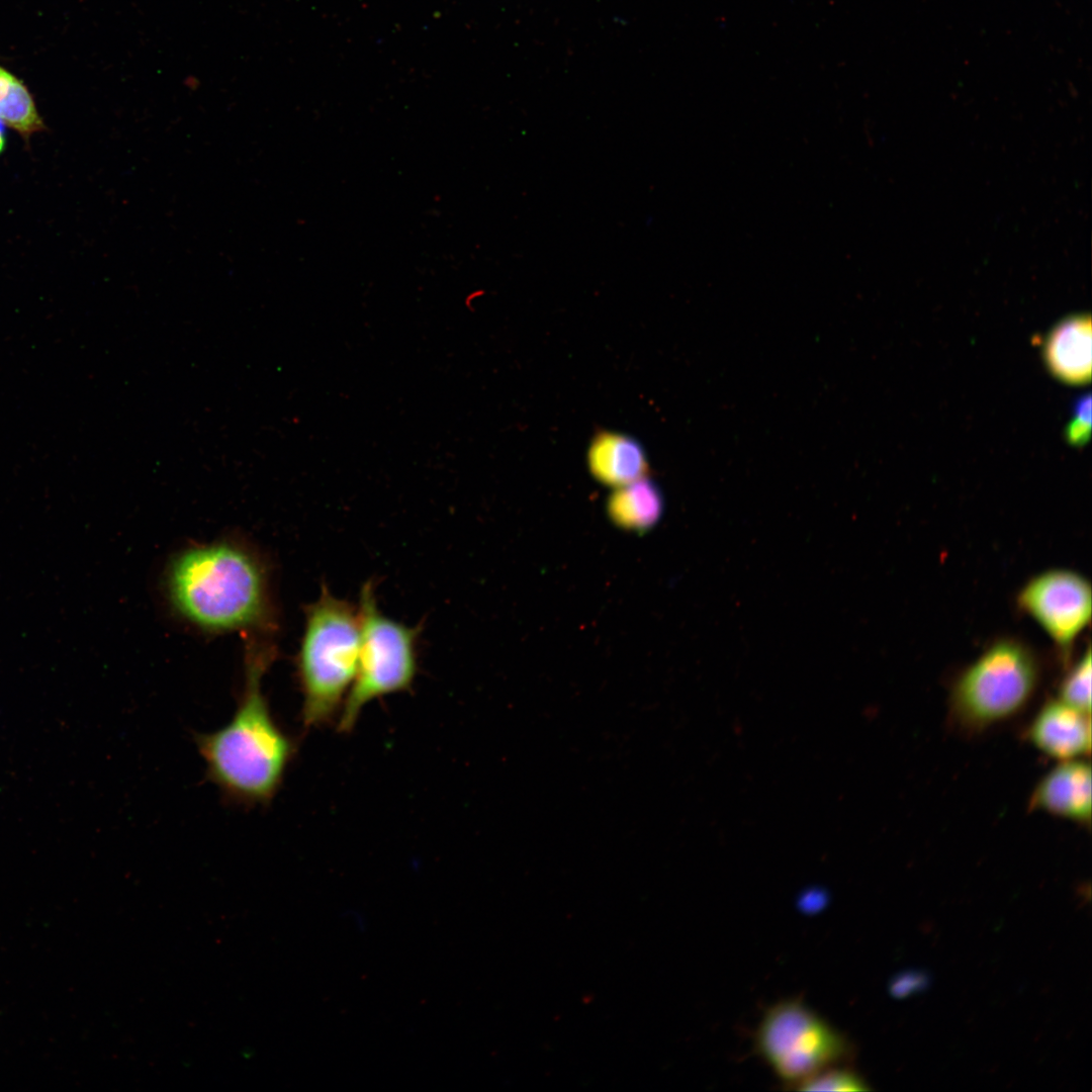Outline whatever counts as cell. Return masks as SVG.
Returning <instances> with one entry per match:
<instances>
[{"label": "cell", "instance_id": "cell-10", "mask_svg": "<svg viewBox=\"0 0 1092 1092\" xmlns=\"http://www.w3.org/2000/svg\"><path fill=\"white\" fill-rule=\"evenodd\" d=\"M1044 359L1051 371L1068 383L1082 384L1091 378V317L1073 315L1058 324L1044 343Z\"/></svg>", "mask_w": 1092, "mask_h": 1092}, {"label": "cell", "instance_id": "cell-17", "mask_svg": "<svg viewBox=\"0 0 1092 1092\" xmlns=\"http://www.w3.org/2000/svg\"><path fill=\"white\" fill-rule=\"evenodd\" d=\"M5 126L4 122L0 120V154L3 152L6 144Z\"/></svg>", "mask_w": 1092, "mask_h": 1092}, {"label": "cell", "instance_id": "cell-4", "mask_svg": "<svg viewBox=\"0 0 1092 1092\" xmlns=\"http://www.w3.org/2000/svg\"><path fill=\"white\" fill-rule=\"evenodd\" d=\"M1040 674V662L1030 647L1018 639H998L954 680L950 717L969 732L1008 719L1030 701Z\"/></svg>", "mask_w": 1092, "mask_h": 1092}, {"label": "cell", "instance_id": "cell-15", "mask_svg": "<svg viewBox=\"0 0 1092 1092\" xmlns=\"http://www.w3.org/2000/svg\"><path fill=\"white\" fill-rule=\"evenodd\" d=\"M802 1091H864V1080L854 1071L838 1066L827 1068L800 1084Z\"/></svg>", "mask_w": 1092, "mask_h": 1092}, {"label": "cell", "instance_id": "cell-3", "mask_svg": "<svg viewBox=\"0 0 1092 1092\" xmlns=\"http://www.w3.org/2000/svg\"><path fill=\"white\" fill-rule=\"evenodd\" d=\"M359 646L357 607L323 584L306 608L296 659L305 727L323 724L344 704L356 676Z\"/></svg>", "mask_w": 1092, "mask_h": 1092}, {"label": "cell", "instance_id": "cell-1", "mask_svg": "<svg viewBox=\"0 0 1092 1092\" xmlns=\"http://www.w3.org/2000/svg\"><path fill=\"white\" fill-rule=\"evenodd\" d=\"M272 655L269 647H248L244 690L234 716L220 729L195 736L208 780L228 801L248 807L274 798L293 753L262 690Z\"/></svg>", "mask_w": 1092, "mask_h": 1092}, {"label": "cell", "instance_id": "cell-7", "mask_svg": "<svg viewBox=\"0 0 1092 1092\" xmlns=\"http://www.w3.org/2000/svg\"><path fill=\"white\" fill-rule=\"evenodd\" d=\"M1018 608L1050 636L1066 660L1091 619V585L1081 574L1050 569L1029 579L1017 596Z\"/></svg>", "mask_w": 1092, "mask_h": 1092}, {"label": "cell", "instance_id": "cell-2", "mask_svg": "<svg viewBox=\"0 0 1092 1092\" xmlns=\"http://www.w3.org/2000/svg\"><path fill=\"white\" fill-rule=\"evenodd\" d=\"M177 610L207 630L228 631L260 624L266 616L264 576L245 550L226 543L181 553L169 571Z\"/></svg>", "mask_w": 1092, "mask_h": 1092}, {"label": "cell", "instance_id": "cell-14", "mask_svg": "<svg viewBox=\"0 0 1092 1092\" xmlns=\"http://www.w3.org/2000/svg\"><path fill=\"white\" fill-rule=\"evenodd\" d=\"M1059 700L1087 714L1091 713V651L1086 649L1060 684Z\"/></svg>", "mask_w": 1092, "mask_h": 1092}, {"label": "cell", "instance_id": "cell-13", "mask_svg": "<svg viewBox=\"0 0 1092 1092\" xmlns=\"http://www.w3.org/2000/svg\"><path fill=\"white\" fill-rule=\"evenodd\" d=\"M0 120L23 139L44 128L32 96L26 86L0 66Z\"/></svg>", "mask_w": 1092, "mask_h": 1092}, {"label": "cell", "instance_id": "cell-11", "mask_svg": "<svg viewBox=\"0 0 1092 1092\" xmlns=\"http://www.w3.org/2000/svg\"><path fill=\"white\" fill-rule=\"evenodd\" d=\"M587 462L599 481L617 487L642 478L648 472L642 446L634 438L618 432L598 433L590 442Z\"/></svg>", "mask_w": 1092, "mask_h": 1092}, {"label": "cell", "instance_id": "cell-5", "mask_svg": "<svg viewBox=\"0 0 1092 1092\" xmlns=\"http://www.w3.org/2000/svg\"><path fill=\"white\" fill-rule=\"evenodd\" d=\"M360 624L358 667L344 701L341 731L355 725L371 701L410 688L418 670L421 629L398 622L378 608L374 583L366 581L357 607Z\"/></svg>", "mask_w": 1092, "mask_h": 1092}, {"label": "cell", "instance_id": "cell-6", "mask_svg": "<svg viewBox=\"0 0 1092 1092\" xmlns=\"http://www.w3.org/2000/svg\"><path fill=\"white\" fill-rule=\"evenodd\" d=\"M754 1044L776 1076L795 1088L852 1055L847 1037L800 999L770 1006L756 1028Z\"/></svg>", "mask_w": 1092, "mask_h": 1092}, {"label": "cell", "instance_id": "cell-12", "mask_svg": "<svg viewBox=\"0 0 1092 1092\" xmlns=\"http://www.w3.org/2000/svg\"><path fill=\"white\" fill-rule=\"evenodd\" d=\"M662 507L658 487L644 476L619 486L609 498L608 512L617 525L644 530L659 519Z\"/></svg>", "mask_w": 1092, "mask_h": 1092}, {"label": "cell", "instance_id": "cell-16", "mask_svg": "<svg viewBox=\"0 0 1092 1092\" xmlns=\"http://www.w3.org/2000/svg\"><path fill=\"white\" fill-rule=\"evenodd\" d=\"M1091 431V396L1086 394L1076 400L1073 418L1065 430L1067 441L1071 445H1084Z\"/></svg>", "mask_w": 1092, "mask_h": 1092}, {"label": "cell", "instance_id": "cell-9", "mask_svg": "<svg viewBox=\"0 0 1092 1092\" xmlns=\"http://www.w3.org/2000/svg\"><path fill=\"white\" fill-rule=\"evenodd\" d=\"M1091 802V765L1075 758L1062 760L1040 780L1028 808L1089 825Z\"/></svg>", "mask_w": 1092, "mask_h": 1092}, {"label": "cell", "instance_id": "cell-8", "mask_svg": "<svg viewBox=\"0 0 1092 1092\" xmlns=\"http://www.w3.org/2000/svg\"><path fill=\"white\" fill-rule=\"evenodd\" d=\"M1028 741L1042 753L1060 759H1075L1091 750L1090 714L1061 700L1045 703L1027 728Z\"/></svg>", "mask_w": 1092, "mask_h": 1092}]
</instances>
